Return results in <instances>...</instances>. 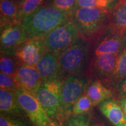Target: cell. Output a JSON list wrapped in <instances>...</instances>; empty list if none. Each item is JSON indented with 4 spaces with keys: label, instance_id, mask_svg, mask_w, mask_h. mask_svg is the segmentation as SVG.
<instances>
[{
    "label": "cell",
    "instance_id": "obj_32",
    "mask_svg": "<svg viewBox=\"0 0 126 126\" xmlns=\"http://www.w3.org/2000/svg\"><path fill=\"white\" fill-rule=\"evenodd\" d=\"M108 1H109L110 2H111V4H112L113 5H116V4H117V2H115V1H116V0H108ZM118 1H119V0H118Z\"/></svg>",
    "mask_w": 126,
    "mask_h": 126
},
{
    "label": "cell",
    "instance_id": "obj_28",
    "mask_svg": "<svg viewBox=\"0 0 126 126\" xmlns=\"http://www.w3.org/2000/svg\"><path fill=\"white\" fill-rule=\"evenodd\" d=\"M111 90L114 92V95L117 96V99L126 96V77L115 83Z\"/></svg>",
    "mask_w": 126,
    "mask_h": 126
},
{
    "label": "cell",
    "instance_id": "obj_15",
    "mask_svg": "<svg viewBox=\"0 0 126 126\" xmlns=\"http://www.w3.org/2000/svg\"><path fill=\"white\" fill-rule=\"evenodd\" d=\"M0 111L1 114L9 117L19 116L25 112L19 103L15 91L1 89Z\"/></svg>",
    "mask_w": 126,
    "mask_h": 126
},
{
    "label": "cell",
    "instance_id": "obj_22",
    "mask_svg": "<svg viewBox=\"0 0 126 126\" xmlns=\"http://www.w3.org/2000/svg\"><path fill=\"white\" fill-rule=\"evenodd\" d=\"M44 0H25L23 4L19 7L18 11V18L21 23L25 17L29 15L36 8L42 5Z\"/></svg>",
    "mask_w": 126,
    "mask_h": 126
},
{
    "label": "cell",
    "instance_id": "obj_13",
    "mask_svg": "<svg viewBox=\"0 0 126 126\" xmlns=\"http://www.w3.org/2000/svg\"><path fill=\"white\" fill-rule=\"evenodd\" d=\"M36 67L40 72L43 82H63L66 77L61 68L57 56L50 51H48L42 57Z\"/></svg>",
    "mask_w": 126,
    "mask_h": 126
},
{
    "label": "cell",
    "instance_id": "obj_1",
    "mask_svg": "<svg viewBox=\"0 0 126 126\" xmlns=\"http://www.w3.org/2000/svg\"><path fill=\"white\" fill-rule=\"evenodd\" d=\"M71 20L69 14L53 6L42 5L26 16L21 22L29 38L44 37L58 26Z\"/></svg>",
    "mask_w": 126,
    "mask_h": 126
},
{
    "label": "cell",
    "instance_id": "obj_12",
    "mask_svg": "<svg viewBox=\"0 0 126 126\" xmlns=\"http://www.w3.org/2000/svg\"><path fill=\"white\" fill-rule=\"evenodd\" d=\"M20 89L35 96L42 85V77L37 67L18 63L15 74L13 77Z\"/></svg>",
    "mask_w": 126,
    "mask_h": 126
},
{
    "label": "cell",
    "instance_id": "obj_2",
    "mask_svg": "<svg viewBox=\"0 0 126 126\" xmlns=\"http://www.w3.org/2000/svg\"><path fill=\"white\" fill-rule=\"evenodd\" d=\"M110 10L77 7L71 15L72 22L83 39L92 44L109 26Z\"/></svg>",
    "mask_w": 126,
    "mask_h": 126
},
{
    "label": "cell",
    "instance_id": "obj_10",
    "mask_svg": "<svg viewBox=\"0 0 126 126\" xmlns=\"http://www.w3.org/2000/svg\"><path fill=\"white\" fill-rule=\"evenodd\" d=\"M48 51L44 37L29 38L16 50L14 57L19 62L36 67Z\"/></svg>",
    "mask_w": 126,
    "mask_h": 126
},
{
    "label": "cell",
    "instance_id": "obj_29",
    "mask_svg": "<svg viewBox=\"0 0 126 126\" xmlns=\"http://www.w3.org/2000/svg\"><path fill=\"white\" fill-rule=\"evenodd\" d=\"M118 101L126 115V96L119 97L118 99Z\"/></svg>",
    "mask_w": 126,
    "mask_h": 126
},
{
    "label": "cell",
    "instance_id": "obj_26",
    "mask_svg": "<svg viewBox=\"0 0 126 126\" xmlns=\"http://www.w3.org/2000/svg\"><path fill=\"white\" fill-rule=\"evenodd\" d=\"M0 88L2 89L13 91L20 89L18 83L13 77L2 72L0 73Z\"/></svg>",
    "mask_w": 126,
    "mask_h": 126
},
{
    "label": "cell",
    "instance_id": "obj_33",
    "mask_svg": "<svg viewBox=\"0 0 126 126\" xmlns=\"http://www.w3.org/2000/svg\"><path fill=\"white\" fill-rule=\"evenodd\" d=\"M125 1H126V0H125Z\"/></svg>",
    "mask_w": 126,
    "mask_h": 126
},
{
    "label": "cell",
    "instance_id": "obj_31",
    "mask_svg": "<svg viewBox=\"0 0 126 126\" xmlns=\"http://www.w3.org/2000/svg\"><path fill=\"white\" fill-rule=\"evenodd\" d=\"M13 1L17 4V5L18 6L19 8L20 6H21L23 4V3L25 2V0H13Z\"/></svg>",
    "mask_w": 126,
    "mask_h": 126
},
{
    "label": "cell",
    "instance_id": "obj_24",
    "mask_svg": "<svg viewBox=\"0 0 126 126\" xmlns=\"http://www.w3.org/2000/svg\"><path fill=\"white\" fill-rule=\"evenodd\" d=\"M50 5L65 11L70 16L77 8V0H52Z\"/></svg>",
    "mask_w": 126,
    "mask_h": 126
},
{
    "label": "cell",
    "instance_id": "obj_30",
    "mask_svg": "<svg viewBox=\"0 0 126 126\" xmlns=\"http://www.w3.org/2000/svg\"><path fill=\"white\" fill-rule=\"evenodd\" d=\"M107 126V124L105 123V122H99L93 124L92 126Z\"/></svg>",
    "mask_w": 126,
    "mask_h": 126
},
{
    "label": "cell",
    "instance_id": "obj_4",
    "mask_svg": "<svg viewBox=\"0 0 126 126\" xmlns=\"http://www.w3.org/2000/svg\"><path fill=\"white\" fill-rule=\"evenodd\" d=\"M62 83L59 81L43 82L36 94L48 116L59 126H62L64 123L61 103Z\"/></svg>",
    "mask_w": 126,
    "mask_h": 126
},
{
    "label": "cell",
    "instance_id": "obj_21",
    "mask_svg": "<svg viewBox=\"0 0 126 126\" xmlns=\"http://www.w3.org/2000/svg\"><path fill=\"white\" fill-rule=\"evenodd\" d=\"M18 61L14 56L1 54L0 59V70L1 72L11 77L15 74Z\"/></svg>",
    "mask_w": 126,
    "mask_h": 126
},
{
    "label": "cell",
    "instance_id": "obj_3",
    "mask_svg": "<svg viewBox=\"0 0 126 126\" xmlns=\"http://www.w3.org/2000/svg\"><path fill=\"white\" fill-rule=\"evenodd\" d=\"M63 72L68 75L88 74L91 57V44L80 36L57 55Z\"/></svg>",
    "mask_w": 126,
    "mask_h": 126
},
{
    "label": "cell",
    "instance_id": "obj_20",
    "mask_svg": "<svg viewBox=\"0 0 126 126\" xmlns=\"http://www.w3.org/2000/svg\"><path fill=\"white\" fill-rule=\"evenodd\" d=\"M126 77V47L123 51L121 53L118 60V62L116 67V71L114 76L111 79V81L108 88L111 89V88L116 83L120 81L121 79Z\"/></svg>",
    "mask_w": 126,
    "mask_h": 126
},
{
    "label": "cell",
    "instance_id": "obj_18",
    "mask_svg": "<svg viewBox=\"0 0 126 126\" xmlns=\"http://www.w3.org/2000/svg\"><path fill=\"white\" fill-rule=\"evenodd\" d=\"M1 28L8 25L21 23L19 21V7L13 0H1Z\"/></svg>",
    "mask_w": 126,
    "mask_h": 126
},
{
    "label": "cell",
    "instance_id": "obj_5",
    "mask_svg": "<svg viewBox=\"0 0 126 126\" xmlns=\"http://www.w3.org/2000/svg\"><path fill=\"white\" fill-rule=\"evenodd\" d=\"M90 81L89 77L81 74L68 75L64 79L61 89V111L64 122L72 116L74 105Z\"/></svg>",
    "mask_w": 126,
    "mask_h": 126
},
{
    "label": "cell",
    "instance_id": "obj_19",
    "mask_svg": "<svg viewBox=\"0 0 126 126\" xmlns=\"http://www.w3.org/2000/svg\"><path fill=\"white\" fill-rule=\"evenodd\" d=\"M94 107L90 98L84 92L81 96L77 99L74 105L72 108V116L89 114Z\"/></svg>",
    "mask_w": 126,
    "mask_h": 126
},
{
    "label": "cell",
    "instance_id": "obj_7",
    "mask_svg": "<svg viewBox=\"0 0 126 126\" xmlns=\"http://www.w3.org/2000/svg\"><path fill=\"white\" fill-rule=\"evenodd\" d=\"M121 53L92 57L88 74L91 81L97 80L108 87L114 76Z\"/></svg>",
    "mask_w": 126,
    "mask_h": 126
},
{
    "label": "cell",
    "instance_id": "obj_8",
    "mask_svg": "<svg viewBox=\"0 0 126 126\" xmlns=\"http://www.w3.org/2000/svg\"><path fill=\"white\" fill-rule=\"evenodd\" d=\"M15 93L20 105L34 126H59L48 116L35 96L20 89Z\"/></svg>",
    "mask_w": 126,
    "mask_h": 126
},
{
    "label": "cell",
    "instance_id": "obj_11",
    "mask_svg": "<svg viewBox=\"0 0 126 126\" xmlns=\"http://www.w3.org/2000/svg\"><path fill=\"white\" fill-rule=\"evenodd\" d=\"M29 39L21 23L1 28V54L14 56L16 50Z\"/></svg>",
    "mask_w": 126,
    "mask_h": 126
},
{
    "label": "cell",
    "instance_id": "obj_23",
    "mask_svg": "<svg viewBox=\"0 0 126 126\" xmlns=\"http://www.w3.org/2000/svg\"><path fill=\"white\" fill-rule=\"evenodd\" d=\"M77 7L99 8L110 10L114 5L108 0H77Z\"/></svg>",
    "mask_w": 126,
    "mask_h": 126
},
{
    "label": "cell",
    "instance_id": "obj_17",
    "mask_svg": "<svg viewBox=\"0 0 126 126\" xmlns=\"http://www.w3.org/2000/svg\"><path fill=\"white\" fill-rule=\"evenodd\" d=\"M109 26L111 29L126 33V1L119 0L110 9Z\"/></svg>",
    "mask_w": 126,
    "mask_h": 126
},
{
    "label": "cell",
    "instance_id": "obj_9",
    "mask_svg": "<svg viewBox=\"0 0 126 126\" xmlns=\"http://www.w3.org/2000/svg\"><path fill=\"white\" fill-rule=\"evenodd\" d=\"M92 44L94 45L92 57L106 53H121L126 47V33L115 31L109 26Z\"/></svg>",
    "mask_w": 126,
    "mask_h": 126
},
{
    "label": "cell",
    "instance_id": "obj_27",
    "mask_svg": "<svg viewBox=\"0 0 126 126\" xmlns=\"http://www.w3.org/2000/svg\"><path fill=\"white\" fill-rule=\"evenodd\" d=\"M0 126H28L26 123L20 119H13L9 116L0 115Z\"/></svg>",
    "mask_w": 126,
    "mask_h": 126
},
{
    "label": "cell",
    "instance_id": "obj_14",
    "mask_svg": "<svg viewBox=\"0 0 126 126\" xmlns=\"http://www.w3.org/2000/svg\"><path fill=\"white\" fill-rule=\"evenodd\" d=\"M98 108L114 126H126V115L116 99H107L99 104Z\"/></svg>",
    "mask_w": 126,
    "mask_h": 126
},
{
    "label": "cell",
    "instance_id": "obj_16",
    "mask_svg": "<svg viewBox=\"0 0 126 126\" xmlns=\"http://www.w3.org/2000/svg\"><path fill=\"white\" fill-rule=\"evenodd\" d=\"M85 92L90 98L94 107L107 99L113 98L114 96V92L111 89L96 79L89 82Z\"/></svg>",
    "mask_w": 126,
    "mask_h": 126
},
{
    "label": "cell",
    "instance_id": "obj_25",
    "mask_svg": "<svg viewBox=\"0 0 126 126\" xmlns=\"http://www.w3.org/2000/svg\"><path fill=\"white\" fill-rule=\"evenodd\" d=\"M90 123L89 114L72 116L66 120L62 126H90Z\"/></svg>",
    "mask_w": 126,
    "mask_h": 126
},
{
    "label": "cell",
    "instance_id": "obj_6",
    "mask_svg": "<svg viewBox=\"0 0 126 126\" xmlns=\"http://www.w3.org/2000/svg\"><path fill=\"white\" fill-rule=\"evenodd\" d=\"M81 36L71 21L58 26L44 36L48 51L57 56Z\"/></svg>",
    "mask_w": 126,
    "mask_h": 126
}]
</instances>
